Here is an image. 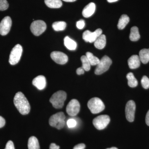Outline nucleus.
Returning <instances> with one entry per match:
<instances>
[{"mask_svg": "<svg viewBox=\"0 0 149 149\" xmlns=\"http://www.w3.org/2000/svg\"><path fill=\"white\" fill-rule=\"evenodd\" d=\"M13 101L15 105L21 114L24 115L29 113L30 104L23 93L21 92L17 93L14 98Z\"/></svg>", "mask_w": 149, "mask_h": 149, "instance_id": "f257e3e1", "label": "nucleus"}, {"mask_svg": "<svg viewBox=\"0 0 149 149\" xmlns=\"http://www.w3.org/2000/svg\"><path fill=\"white\" fill-rule=\"evenodd\" d=\"M67 97L66 93L63 91H58L54 93L49 101L56 109H61L63 106Z\"/></svg>", "mask_w": 149, "mask_h": 149, "instance_id": "f03ea898", "label": "nucleus"}, {"mask_svg": "<svg viewBox=\"0 0 149 149\" xmlns=\"http://www.w3.org/2000/svg\"><path fill=\"white\" fill-rule=\"evenodd\" d=\"M65 116L63 112H60L51 116L49 120V123L52 127L60 130L65 125Z\"/></svg>", "mask_w": 149, "mask_h": 149, "instance_id": "7ed1b4c3", "label": "nucleus"}, {"mask_svg": "<svg viewBox=\"0 0 149 149\" xmlns=\"http://www.w3.org/2000/svg\"><path fill=\"white\" fill-rule=\"evenodd\" d=\"M88 108L93 114H97L101 112L105 109L103 102L99 98L94 97L91 99L88 102Z\"/></svg>", "mask_w": 149, "mask_h": 149, "instance_id": "20e7f679", "label": "nucleus"}, {"mask_svg": "<svg viewBox=\"0 0 149 149\" xmlns=\"http://www.w3.org/2000/svg\"><path fill=\"white\" fill-rule=\"evenodd\" d=\"M111 64L112 61L111 58L108 56H104L100 60L98 64L97 65L95 73L97 75L102 74L108 70Z\"/></svg>", "mask_w": 149, "mask_h": 149, "instance_id": "39448f33", "label": "nucleus"}, {"mask_svg": "<svg viewBox=\"0 0 149 149\" xmlns=\"http://www.w3.org/2000/svg\"><path fill=\"white\" fill-rule=\"evenodd\" d=\"M22 47L19 44L15 46L10 55L9 62L11 65H15L18 63L22 54Z\"/></svg>", "mask_w": 149, "mask_h": 149, "instance_id": "423d86ee", "label": "nucleus"}, {"mask_svg": "<svg viewBox=\"0 0 149 149\" xmlns=\"http://www.w3.org/2000/svg\"><path fill=\"white\" fill-rule=\"evenodd\" d=\"M47 25L43 20H36L32 22L30 26V29L32 34L35 36H40L45 31Z\"/></svg>", "mask_w": 149, "mask_h": 149, "instance_id": "0eeeda50", "label": "nucleus"}, {"mask_svg": "<svg viewBox=\"0 0 149 149\" xmlns=\"http://www.w3.org/2000/svg\"><path fill=\"white\" fill-rule=\"evenodd\" d=\"M110 121L109 116L106 115H100L94 118L93 124L97 129L103 130L107 126Z\"/></svg>", "mask_w": 149, "mask_h": 149, "instance_id": "6e6552de", "label": "nucleus"}, {"mask_svg": "<svg viewBox=\"0 0 149 149\" xmlns=\"http://www.w3.org/2000/svg\"><path fill=\"white\" fill-rule=\"evenodd\" d=\"M136 109V104L133 101H129L126 104L125 109V116L126 119L129 122L134 121Z\"/></svg>", "mask_w": 149, "mask_h": 149, "instance_id": "1a4fd4ad", "label": "nucleus"}, {"mask_svg": "<svg viewBox=\"0 0 149 149\" xmlns=\"http://www.w3.org/2000/svg\"><path fill=\"white\" fill-rule=\"evenodd\" d=\"M80 110V104L75 99L71 100L66 107L67 113L70 116H74L77 115Z\"/></svg>", "mask_w": 149, "mask_h": 149, "instance_id": "9d476101", "label": "nucleus"}, {"mask_svg": "<svg viewBox=\"0 0 149 149\" xmlns=\"http://www.w3.org/2000/svg\"><path fill=\"white\" fill-rule=\"evenodd\" d=\"M102 31L101 29H96L94 32L86 30L83 33V38L87 42H94L97 38L102 35Z\"/></svg>", "mask_w": 149, "mask_h": 149, "instance_id": "9b49d317", "label": "nucleus"}, {"mask_svg": "<svg viewBox=\"0 0 149 149\" xmlns=\"http://www.w3.org/2000/svg\"><path fill=\"white\" fill-rule=\"evenodd\" d=\"M11 25V19L9 16L5 17L0 23V34L2 36L7 35L10 31Z\"/></svg>", "mask_w": 149, "mask_h": 149, "instance_id": "f8f14e48", "label": "nucleus"}, {"mask_svg": "<svg viewBox=\"0 0 149 149\" xmlns=\"http://www.w3.org/2000/svg\"><path fill=\"white\" fill-rule=\"evenodd\" d=\"M51 58L56 63L61 65L65 64L68 61V57L60 52H53L51 54Z\"/></svg>", "mask_w": 149, "mask_h": 149, "instance_id": "ddd939ff", "label": "nucleus"}, {"mask_svg": "<svg viewBox=\"0 0 149 149\" xmlns=\"http://www.w3.org/2000/svg\"><path fill=\"white\" fill-rule=\"evenodd\" d=\"M32 84L39 90H42L45 88L47 82L45 77L43 75H39L33 79Z\"/></svg>", "mask_w": 149, "mask_h": 149, "instance_id": "4468645a", "label": "nucleus"}, {"mask_svg": "<svg viewBox=\"0 0 149 149\" xmlns=\"http://www.w3.org/2000/svg\"><path fill=\"white\" fill-rule=\"evenodd\" d=\"M141 62V60L139 56L137 55H134L128 59V66L130 69H136L140 67Z\"/></svg>", "mask_w": 149, "mask_h": 149, "instance_id": "2eb2a0df", "label": "nucleus"}, {"mask_svg": "<svg viewBox=\"0 0 149 149\" xmlns=\"http://www.w3.org/2000/svg\"><path fill=\"white\" fill-rule=\"evenodd\" d=\"M96 6L94 3L91 2L87 5L83 9L82 14L85 17L92 16L95 11Z\"/></svg>", "mask_w": 149, "mask_h": 149, "instance_id": "dca6fc26", "label": "nucleus"}, {"mask_svg": "<svg viewBox=\"0 0 149 149\" xmlns=\"http://www.w3.org/2000/svg\"><path fill=\"white\" fill-rule=\"evenodd\" d=\"M106 45V38L105 35L102 34L94 42V45L97 49H102Z\"/></svg>", "mask_w": 149, "mask_h": 149, "instance_id": "f3484780", "label": "nucleus"}, {"mask_svg": "<svg viewBox=\"0 0 149 149\" xmlns=\"http://www.w3.org/2000/svg\"><path fill=\"white\" fill-rule=\"evenodd\" d=\"M139 58L144 64H146L149 61V49H141L139 52Z\"/></svg>", "mask_w": 149, "mask_h": 149, "instance_id": "a211bd4d", "label": "nucleus"}, {"mask_svg": "<svg viewBox=\"0 0 149 149\" xmlns=\"http://www.w3.org/2000/svg\"><path fill=\"white\" fill-rule=\"evenodd\" d=\"M65 46L68 49L74 50L77 48V43L68 37H65L64 39Z\"/></svg>", "mask_w": 149, "mask_h": 149, "instance_id": "6ab92c4d", "label": "nucleus"}, {"mask_svg": "<svg viewBox=\"0 0 149 149\" xmlns=\"http://www.w3.org/2000/svg\"><path fill=\"white\" fill-rule=\"evenodd\" d=\"M45 2L46 5L50 8H60L62 6L61 0H45Z\"/></svg>", "mask_w": 149, "mask_h": 149, "instance_id": "aec40b11", "label": "nucleus"}, {"mask_svg": "<svg viewBox=\"0 0 149 149\" xmlns=\"http://www.w3.org/2000/svg\"><path fill=\"white\" fill-rule=\"evenodd\" d=\"M140 34H139V28L136 26L132 27L130 29V33L129 38L131 41L136 42L140 39Z\"/></svg>", "mask_w": 149, "mask_h": 149, "instance_id": "412c9836", "label": "nucleus"}, {"mask_svg": "<svg viewBox=\"0 0 149 149\" xmlns=\"http://www.w3.org/2000/svg\"><path fill=\"white\" fill-rule=\"evenodd\" d=\"M130 21V18L126 15H123L118 20V28L119 29H124Z\"/></svg>", "mask_w": 149, "mask_h": 149, "instance_id": "4be33fe9", "label": "nucleus"}, {"mask_svg": "<svg viewBox=\"0 0 149 149\" xmlns=\"http://www.w3.org/2000/svg\"><path fill=\"white\" fill-rule=\"evenodd\" d=\"M28 148V149H40L39 141L35 136H32L29 139Z\"/></svg>", "mask_w": 149, "mask_h": 149, "instance_id": "5701e85b", "label": "nucleus"}, {"mask_svg": "<svg viewBox=\"0 0 149 149\" xmlns=\"http://www.w3.org/2000/svg\"><path fill=\"white\" fill-rule=\"evenodd\" d=\"M128 80V85L131 88H135L138 85V82L132 72H129L126 75Z\"/></svg>", "mask_w": 149, "mask_h": 149, "instance_id": "b1692460", "label": "nucleus"}, {"mask_svg": "<svg viewBox=\"0 0 149 149\" xmlns=\"http://www.w3.org/2000/svg\"><path fill=\"white\" fill-rule=\"evenodd\" d=\"M86 56L90 62L91 65H97L100 62V60L97 57L94 56L92 53L90 52L86 53Z\"/></svg>", "mask_w": 149, "mask_h": 149, "instance_id": "393cba45", "label": "nucleus"}, {"mask_svg": "<svg viewBox=\"0 0 149 149\" xmlns=\"http://www.w3.org/2000/svg\"><path fill=\"white\" fill-rule=\"evenodd\" d=\"M66 27V23L63 21L56 22L52 24V27L56 31L64 30Z\"/></svg>", "mask_w": 149, "mask_h": 149, "instance_id": "a878e982", "label": "nucleus"}, {"mask_svg": "<svg viewBox=\"0 0 149 149\" xmlns=\"http://www.w3.org/2000/svg\"><path fill=\"white\" fill-rule=\"evenodd\" d=\"M81 60L83 65L82 67L84 70L86 71L90 70L91 69V63L86 56H82L81 57Z\"/></svg>", "mask_w": 149, "mask_h": 149, "instance_id": "bb28decb", "label": "nucleus"}, {"mask_svg": "<svg viewBox=\"0 0 149 149\" xmlns=\"http://www.w3.org/2000/svg\"><path fill=\"white\" fill-rule=\"evenodd\" d=\"M141 84L144 89L149 88V79L146 76H144L141 80Z\"/></svg>", "mask_w": 149, "mask_h": 149, "instance_id": "cd10ccee", "label": "nucleus"}, {"mask_svg": "<svg viewBox=\"0 0 149 149\" xmlns=\"http://www.w3.org/2000/svg\"><path fill=\"white\" fill-rule=\"evenodd\" d=\"M8 3L6 0H0V10H5L8 8Z\"/></svg>", "mask_w": 149, "mask_h": 149, "instance_id": "c85d7f7f", "label": "nucleus"}, {"mask_svg": "<svg viewBox=\"0 0 149 149\" xmlns=\"http://www.w3.org/2000/svg\"><path fill=\"white\" fill-rule=\"evenodd\" d=\"M67 124L68 128H74L77 125V122H76V120L72 119V118H71V119H70L68 120Z\"/></svg>", "mask_w": 149, "mask_h": 149, "instance_id": "c756f323", "label": "nucleus"}, {"mask_svg": "<svg viewBox=\"0 0 149 149\" xmlns=\"http://www.w3.org/2000/svg\"><path fill=\"white\" fill-rule=\"evenodd\" d=\"M85 22L83 19H80L79 21H77L76 23V26L78 29H83L85 27Z\"/></svg>", "mask_w": 149, "mask_h": 149, "instance_id": "7c9ffc66", "label": "nucleus"}, {"mask_svg": "<svg viewBox=\"0 0 149 149\" xmlns=\"http://www.w3.org/2000/svg\"><path fill=\"white\" fill-rule=\"evenodd\" d=\"M5 149H15L13 142L11 141H8L6 145V148Z\"/></svg>", "mask_w": 149, "mask_h": 149, "instance_id": "2f4dec72", "label": "nucleus"}, {"mask_svg": "<svg viewBox=\"0 0 149 149\" xmlns=\"http://www.w3.org/2000/svg\"><path fill=\"white\" fill-rule=\"evenodd\" d=\"M85 145L83 143L78 144L73 148V149H85Z\"/></svg>", "mask_w": 149, "mask_h": 149, "instance_id": "473e14b6", "label": "nucleus"}, {"mask_svg": "<svg viewBox=\"0 0 149 149\" xmlns=\"http://www.w3.org/2000/svg\"><path fill=\"white\" fill-rule=\"evenodd\" d=\"M6 124V121L4 118L0 116V128H2Z\"/></svg>", "mask_w": 149, "mask_h": 149, "instance_id": "72a5a7b5", "label": "nucleus"}, {"mask_svg": "<svg viewBox=\"0 0 149 149\" xmlns=\"http://www.w3.org/2000/svg\"><path fill=\"white\" fill-rule=\"evenodd\" d=\"M84 72H85V70L82 67L79 68H77V70H76L77 74L78 75L84 74Z\"/></svg>", "mask_w": 149, "mask_h": 149, "instance_id": "f704fd0d", "label": "nucleus"}, {"mask_svg": "<svg viewBox=\"0 0 149 149\" xmlns=\"http://www.w3.org/2000/svg\"><path fill=\"white\" fill-rule=\"evenodd\" d=\"M60 147L58 146H57L56 144L52 143L51 144L49 147V149H59Z\"/></svg>", "mask_w": 149, "mask_h": 149, "instance_id": "c9c22d12", "label": "nucleus"}, {"mask_svg": "<svg viewBox=\"0 0 149 149\" xmlns=\"http://www.w3.org/2000/svg\"><path fill=\"white\" fill-rule=\"evenodd\" d=\"M146 121L147 125L149 126V110L147 113L146 116Z\"/></svg>", "mask_w": 149, "mask_h": 149, "instance_id": "e433bc0d", "label": "nucleus"}, {"mask_svg": "<svg viewBox=\"0 0 149 149\" xmlns=\"http://www.w3.org/2000/svg\"><path fill=\"white\" fill-rule=\"evenodd\" d=\"M64 1L67 2H72L75 1L76 0H63Z\"/></svg>", "mask_w": 149, "mask_h": 149, "instance_id": "4c0bfd02", "label": "nucleus"}, {"mask_svg": "<svg viewBox=\"0 0 149 149\" xmlns=\"http://www.w3.org/2000/svg\"><path fill=\"white\" fill-rule=\"evenodd\" d=\"M107 1L109 3L115 2L117 1L118 0H107Z\"/></svg>", "mask_w": 149, "mask_h": 149, "instance_id": "58836bf2", "label": "nucleus"}, {"mask_svg": "<svg viewBox=\"0 0 149 149\" xmlns=\"http://www.w3.org/2000/svg\"><path fill=\"white\" fill-rule=\"evenodd\" d=\"M107 149H118L117 148H115V147H112V148H108Z\"/></svg>", "mask_w": 149, "mask_h": 149, "instance_id": "ea45409f", "label": "nucleus"}]
</instances>
